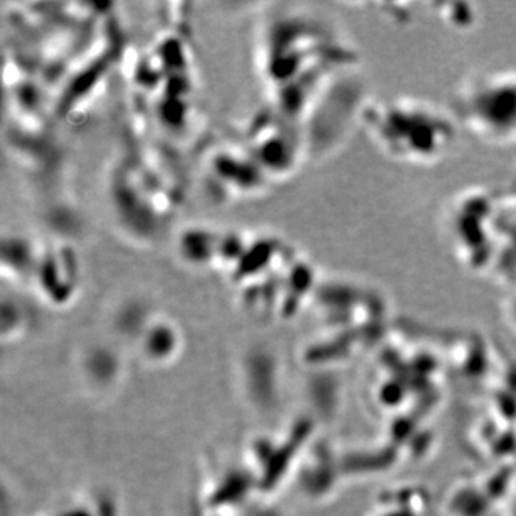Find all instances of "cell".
<instances>
[{"label":"cell","mask_w":516,"mask_h":516,"mask_svg":"<svg viewBox=\"0 0 516 516\" xmlns=\"http://www.w3.org/2000/svg\"><path fill=\"white\" fill-rule=\"evenodd\" d=\"M359 127L377 153L417 168L445 161L463 132L449 105L412 95L366 99Z\"/></svg>","instance_id":"obj_1"},{"label":"cell","mask_w":516,"mask_h":516,"mask_svg":"<svg viewBox=\"0 0 516 516\" xmlns=\"http://www.w3.org/2000/svg\"><path fill=\"white\" fill-rule=\"evenodd\" d=\"M446 237L458 260L475 268L516 267V187L467 191L446 211Z\"/></svg>","instance_id":"obj_2"},{"label":"cell","mask_w":516,"mask_h":516,"mask_svg":"<svg viewBox=\"0 0 516 516\" xmlns=\"http://www.w3.org/2000/svg\"><path fill=\"white\" fill-rule=\"evenodd\" d=\"M449 106L463 132L492 148L516 146V66L469 73Z\"/></svg>","instance_id":"obj_3"}]
</instances>
